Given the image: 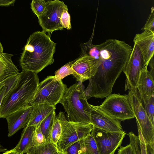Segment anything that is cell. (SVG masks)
Returning <instances> with one entry per match:
<instances>
[{
	"instance_id": "obj_1",
	"label": "cell",
	"mask_w": 154,
	"mask_h": 154,
	"mask_svg": "<svg viewBox=\"0 0 154 154\" xmlns=\"http://www.w3.org/2000/svg\"><path fill=\"white\" fill-rule=\"evenodd\" d=\"M56 45L43 31L32 33L28 39L20 57L22 71L37 74L52 64Z\"/></svg>"
},
{
	"instance_id": "obj_2",
	"label": "cell",
	"mask_w": 154,
	"mask_h": 154,
	"mask_svg": "<svg viewBox=\"0 0 154 154\" xmlns=\"http://www.w3.org/2000/svg\"><path fill=\"white\" fill-rule=\"evenodd\" d=\"M39 83L37 74L30 71L20 72L16 84L2 102L0 118H6L12 113L28 105Z\"/></svg>"
},
{
	"instance_id": "obj_3",
	"label": "cell",
	"mask_w": 154,
	"mask_h": 154,
	"mask_svg": "<svg viewBox=\"0 0 154 154\" xmlns=\"http://www.w3.org/2000/svg\"><path fill=\"white\" fill-rule=\"evenodd\" d=\"M59 103L62 105L66 112L69 121L91 123V108L85 94L82 83H76L67 88Z\"/></svg>"
},
{
	"instance_id": "obj_4",
	"label": "cell",
	"mask_w": 154,
	"mask_h": 154,
	"mask_svg": "<svg viewBox=\"0 0 154 154\" xmlns=\"http://www.w3.org/2000/svg\"><path fill=\"white\" fill-rule=\"evenodd\" d=\"M67 88L62 80H56L54 76H49L39 83L36 92L29 105L33 106L47 104L55 106L59 103Z\"/></svg>"
},
{
	"instance_id": "obj_5",
	"label": "cell",
	"mask_w": 154,
	"mask_h": 154,
	"mask_svg": "<svg viewBox=\"0 0 154 154\" xmlns=\"http://www.w3.org/2000/svg\"><path fill=\"white\" fill-rule=\"evenodd\" d=\"M60 120L62 131L56 147L59 151H65L74 143L84 138L91 133L93 127L91 123L84 124L69 121L64 113L57 115Z\"/></svg>"
},
{
	"instance_id": "obj_6",
	"label": "cell",
	"mask_w": 154,
	"mask_h": 154,
	"mask_svg": "<svg viewBox=\"0 0 154 154\" xmlns=\"http://www.w3.org/2000/svg\"><path fill=\"white\" fill-rule=\"evenodd\" d=\"M128 95L135 118L139 135L145 143L154 145V125L152 123L143 105L137 89L129 90Z\"/></svg>"
},
{
	"instance_id": "obj_7",
	"label": "cell",
	"mask_w": 154,
	"mask_h": 154,
	"mask_svg": "<svg viewBox=\"0 0 154 154\" xmlns=\"http://www.w3.org/2000/svg\"><path fill=\"white\" fill-rule=\"evenodd\" d=\"M98 106L109 116L120 121L135 118L128 95L111 94Z\"/></svg>"
},
{
	"instance_id": "obj_8",
	"label": "cell",
	"mask_w": 154,
	"mask_h": 154,
	"mask_svg": "<svg viewBox=\"0 0 154 154\" xmlns=\"http://www.w3.org/2000/svg\"><path fill=\"white\" fill-rule=\"evenodd\" d=\"M68 9L63 2L59 0L47 1L43 13L38 18V23L42 31L51 33L63 29L60 22V18L64 10Z\"/></svg>"
},
{
	"instance_id": "obj_9",
	"label": "cell",
	"mask_w": 154,
	"mask_h": 154,
	"mask_svg": "<svg viewBox=\"0 0 154 154\" xmlns=\"http://www.w3.org/2000/svg\"><path fill=\"white\" fill-rule=\"evenodd\" d=\"M91 133L96 143L99 154H114L121 146L126 134L123 131L112 132L93 127Z\"/></svg>"
},
{
	"instance_id": "obj_10",
	"label": "cell",
	"mask_w": 154,
	"mask_h": 154,
	"mask_svg": "<svg viewBox=\"0 0 154 154\" xmlns=\"http://www.w3.org/2000/svg\"><path fill=\"white\" fill-rule=\"evenodd\" d=\"M143 59L141 52L134 44L132 51L123 72L126 77L125 91L137 89Z\"/></svg>"
},
{
	"instance_id": "obj_11",
	"label": "cell",
	"mask_w": 154,
	"mask_h": 154,
	"mask_svg": "<svg viewBox=\"0 0 154 154\" xmlns=\"http://www.w3.org/2000/svg\"><path fill=\"white\" fill-rule=\"evenodd\" d=\"M100 62V59H96L88 55H81L74 60L72 65L75 72L72 75L77 81L82 83L89 80L95 74Z\"/></svg>"
},
{
	"instance_id": "obj_12",
	"label": "cell",
	"mask_w": 154,
	"mask_h": 154,
	"mask_svg": "<svg viewBox=\"0 0 154 154\" xmlns=\"http://www.w3.org/2000/svg\"><path fill=\"white\" fill-rule=\"evenodd\" d=\"M90 105L91 108L90 121L93 127L112 132L122 131L120 121L109 116L100 109L98 106Z\"/></svg>"
},
{
	"instance_id": "obj_13",
	"label": "cell",
	"mask_w": 154,
	"mask_h": 154,
	"mask_svg": "<svg viewBox=\"0 0 154 154\" xmlns=\"http://www.w3.org/2000/svg\"><path fill=\"white\" fill-rule=\"evenodd\" d=\"M32 108V106L28 105L12 113L5 118L8 123V137H11L27 126Z\"/></svg>"
},
{
	"instance_id": "obj_14",
	"label": "cell",
	"mask_w": 154,
	"mask_h": 154,
	"mask_svg": "<svg viewBox=\"0 0 154 154\" xmlns=\"http://www.w3.org/2000/svg\"><path fill=\"white\" fill-rule=\"evenodd\" d=\"M133 41L141 52L143 59V67L146 66H148L154 55V32L143 31L141 33L136 34Z\"/></svg>"
},
{
	"instance_id": "obj_15",
	"label": "cell",
	"mask_w": 154,
	"mask_h": 154,
	"mask_svg": "<svg viewBox=\"0 0 154 154\" xmlns=\"http://www.w3.org/2000/svg\"><path fill=\"white\" fill-rule=\"evenodd\" d=\"M11 54L0 52V83L18 74L19 71L13 63Z\"/></svg>"
},
{
	"instance_id": "obj_16",
	"label": "cell",
	"mask_w": 154,
	"mask_h": 154,
	"mask_svg": "<svg viewBox=\"0 0 154 154\" xmlns=\"http://www.w3.org/2000/svg\"><path fill=\"white\" fill-rule=\"evenodd\" d=\"M147 67L146 66L142 68L137 89L140 94L149 96L154 94V75L148 71Z\"/></svg>"
},
{
	"instance_id": "obj_17",
	"label": "cell",
	"mask_w": 154,
	"mask_h": 154,
	"mask_svg": "<svg viewBox=\"0 0 154 154\" xmlns=\"http://www.w3.org/2000/svg\"><path fill=\"white\" fill-rule=\"evenodd\" d=\"M29 120L27 126L37 125L47 116L55 110V106L47 104H42L33 106Z\"/></svg>"
},
{
	"instance_id": "obj_18",
	"label": "cell",
	"mask_w": 154,
	"mask_h": 154,
	"mask_svg": "<svg viewBox=\"0 0 154 154\" xmlns=\"http://www.w3.org/2000/svg\"><path fill=\"white\" fill-rule=\"evenodd\" d=\"M36 126H26L22 131L20 141L14 148L18 152L26 153L32 146V138Z\"/></svg>"
},
{
	"instance_id": "obj_19",
	"label": "cell",
	"mask_w": 154,
	"mask_h": 154,
	"mask_svg": "<svg viewBox=\"0 0 154 154\" xmlns=\"http://www.w3.org/2000/svg\"><path fill=\"white\" fill-rule=\"evenodd\" d=\"M56 115L55 110H54L39 124L42 132L47 142H50L51 131Z\"/></svg>"
},
{
	"instance_id": "obj_20",
	"label": "cell",
	"mask_w": 154,
	"mask_h": 154,
	"mask_svg": "<svg viewBox=\"0 0 154 154\" xmlns=\"http://www.w3.org/2000/svg\"><path fill=\"white\" fill-rule=\"evenodd\" d=\"M56 145L50 142L38 146H32L26 153V154H54L57 151Z\"/></svg>"
},
{
	"instance_id": "obj_21",
	"label": "cell",
	"mask_w": 154,
	"mask_h": 154,
	"mask_svg": "<svg viewBox=\"0 0 154 154\" xmlns=\"http://www.w3.org/2000/svg\"><path fill=\"white\" fill-rule=\"evenodd\" d=\"M127 134L129 138V144L135 154H146V144L144 141L140 140L138 136L132 131L130 132Z\"/></svg>"
},
{
	"instance_id": "obj_22",
	"label": "cell",
	"mask_w": 154,
	"mask_h": 154,
	"mask_svg": "<svg viewBox=\"0 0 154 154\" xmlns=\"http://www.w3.org/2000/svg\"><path fill=\"white\" fill-rule=\"evenodd\" d=\"M82 148L83 154H99L96 143L91 132L82 140Z\"/></svg>"
},
{
	"instance_id": "obj_23",
	"label": "cell",
	"mask_w": 154,
	"mask_h": 154,
	"mask_svg": "<svg viewBox=\"0 0 154 154\" xmlns=\"http://www.w3.org/2000/svg\"><path fill=\"white\" fill-rule=\"evenodd\" d=\"M145 110L152 123L154 125V94L146 96L140 94Z\"/></svg>"
},
{
	"instance_id": "obj_24",
	"label": "cell",
	"mask_w": 154,
	"mask_h": 154,
	"mask_svg": "<svg viewBox=\"0 0 154 154\" xmlns=\"http://www.w3.org/2000/svg\"><path fill=\"white\" fill-rule=\"evenodd\" d=\"M61 123L58 116H55L52 129L50 142L56 145L59 140L62 133Z\"/></svg>"
},
{
	"instance_id": "obj_25",
	"label": "cell",
	"mask_w": 154,
	"mask_h": 154,
	"mask_svg": "<svg viewBox=\"0 0 154 154\" xmlns=\"http://www.w3.org/2000/svg\"><path fill=\"white\" fill-rule=\"evenodd\" d=\"M74 60L65 64L55 72V78L58 80H61L71 74H73L75 72L72 68V65Z\"/></svg>"
},
{
	"instance_id": "obj_26",
	"label": "cell",
	"mask_w": 154,
	"mask_h": 154,
	"mask_svg": "<svg viewBox=\"0 0 154 154\" xmlns=\"http://www.w3.org/2000/svg\"><path fill=\"white\" fill-rule=\"evenodd\" d=\"M19 74L6 81L5 85L0 91V106L4 97L17 82Z\"/></svg>"
},
{
	"instance_id": "obj_27",
	"label": "cell",
	"mask_w": 154,
	"mask_h": 154,
	"mask_svg": "<svg viewBox=\"0 0 154 154\" xmlns=\"http://www.w3.org/2000/svg\"><path fill=\"white\" fill-rule=\"evenodd\" d=\"M47 1L44 0H32L31 3V8L37 17H38L44 12Z\"/></svg>"
},
{
	"instance_id": "obj_28",
	"label": "cell",
	"mask_w": 154,
	"mask_h": 154,
	"mask_svg": "<svg viewBox=\"0 0 154 154\" xmlns=\"http://www.w3.org/2000/svg\"><path fill=\"white\" fill-rule=\"evenodd\" d=\"M46 139L42 132L39 124L36 125L32 138V146H38L46 143Z\"/></svg>"
},
{
	"instance_id": "obj_29",
	"label": "cell",
	"mask_w": 154,
	"mask_h": 154,
	"mask_svg": "<svg viewBox=\"0 0 154 154\" xmlns=\"http://www.w3.org/2000/svg\"><path fill=\"white\" fill-rule=\"evenodd\" d=\"M82 140L77 141L68 147L64 151L66 154H83Z\"/></svg>"
},
{
	"instance_id": "obj_30",
	"label": "cell",
	"mask_w": 154,
	"mask_h": 154,
	"mask_svg": "<svg viewBox=\"0 0 154 154\" xmlns=\"http://www.w3.org/2000/svg\"><path fill=\"white\" fill-rule=\"evenodd\" d=\"M141 30L148 31L154 32V8H151V13L149 14L144 26Z\"/></svg>"
},
{
	"instance_id": "obj_31",
	"label": "cell",
	"mask_w": 154,
	"mask_h": 154,
	"mask_svg": "<svg viewBox=\"0 0 154 154\" xmlns=\"http://www.w3.org/2000/svg\"><path fill=\"white\" fill-rule=\"evenodd\" d=\"M68 11V9L64 10L60 18V22L63 29L65 28L68 30H69L71 29L72 26L70 16Z\"/></svg>"
},
{
	"instance_id": "obj_32",
	"label": "cell",
	"mask_w": 154,
	"mask_h": 154,
	"mask_svg": "<svg viewBox=\"0 0 154 154\" xmlns=\"http://www.w3.org/2000/svg\"><path fill=\"white\" fill-rule=\"evenodd\" d=\"M117 154H135V153L131 146L129 144L125 146H120Z\"/></svg>"
},
{
	"instance_id": "obj_33",
	"label": "cell",
	"mask_w": 154,
	"mask_h": 154,
	"mask_svg": "<svg viewBox=\"0 0 154 154\" xmlns=\"http://www.w3.org/2000/svg\"><path fill=\"white\" fill-rule=\"evenodd\" d=\"M15 0H0V6H14Z\"/></svg>"
},
{
	"instance_id": "obj_34",
	"label": "cell",
	"mask_w": 154,
	"mask_h": 154,
	"mask_svg": "<svg viewBox=\"0 0 154 154\" xmlns=\"http://www.w3.org/2000/svg\"><path fill=\"white\" fill-rule=\"evenodd\" d=\"M146 154H154V145L146 144Z\"/></svg>"
},
{
	"instance_id": "obj_35",
	"label": "cell",
	"mask_w": 154,
	"mask_h": 154,
	"mask_svg": "<svg viewBox=\"0 0 154 154\" xmlns=\"http://www.w3.org/2000/svg\"><path fill=\"white\" fill-rule=\"evenodd\" d=\"M2 154H23L18 152L14 148L6 151Z\"/></svg>"
},
{
	"instance_id": "obj_36",
	"label": "cell",
	"mask_w": 154,
	"mask_h": 154,
	"mask_svg": "<svg viewBox=\"0 0 154 154\" xmlns=\"http://www.w3.org/2000/svg\"><path fill=\"white\" fill-rule=\"evenodd\" d=\"M7 150V149L3 147L0 143V152H5Z\"/></svg>"
},
{
	"instance_id": "obj_37",
	"label": "cell",
	"mask_w": 154,
	"mask_h": 154,
	"mask_svg": "<svg viewBox=\"0 0 154 154\" xmlns=\"http://www.w3.org/2000/svg\"><path fill=\"white\" fill-rule=\"evenodd\" d=\"M54 154H66L64 151H60L58 150L55 152Z\"/></svg>"
},
{
	"instance_id": "obj_38",
	"label": "cell",
	"mask_w": 154,
	"mask_h": 154,
	"mask_svg": "<svg viewBox=\"0 0 154 154\" xmlns=\"http://www.w3.org/2000/svg\"><path fill=\"white\" fill-rule=\"evenodd\" d=\"M5 82H4L0 83V91L2 89V87H3V86L5 85Z\"/></svg>"
},
{
	"instance_id": "obj_39",
	"label": "cell",
	"mask_w": 154,
	"mask_h": 154,
	"mask_svg": "<svg viewBox=\"0 0 154 154\" xmlns=\"http://www.w3.org/2000/svg\"><path fill=\"white\" fill-rule=\"evenodd\" d=\"M3 47L2 45L0 42V52H3Z\"/></svg>"
}]
</instances>
